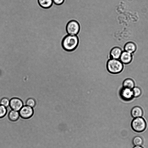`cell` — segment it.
Returning <instances> with one entry per match:
<instances>
[{
  "mask_svg": "<svg viewBox=\"0 0 148 148\" xmlns=\"http://www.w3.org/2000/svg\"><path fill=\"white\" fill-rule=\"evenodd\" d=\"M20 116L27 119L30 118L34 113L33 108L27 105L23 106L19 111Z\"/></svg>",
  "mask_w": 148,
  "mask_h": 148,
  "instance_id": "6",
  "label": "cell"
},
{
  "mask_svg": "<svg viewBox=\"0 0 148 148\" xmlns=\"http://www.w3.org/2000/svg\"><path fill=\"white\" fill-rule=\"evenodd\" d=\"M8 116L9 119L11 121H16L20 116L19 111L11 109L9 112Z\"/></svg>",
  "mask_w": 148,
  "mask_h": 148,
  "instance_id": "14",
  "label": "cell"
},
{
  "mask_svg": "<svg viewBox=\"0 0 148 148\" xmlns=\"http://www.w3.org/2000/svg\"><path fill=\"white\" fill-rule=\"evenodd\" d=\"M10 100L8 98L4 97L0 100V104L4 106L6 108L9 106Z\"/></svg>",
  "mask_w": 148,
  "mask_h": 148,
  "instance_id": "17",
  "label": "cell"
},
{
  "mask_svg": "<svg viewBox=\"0 0 148 148\" xmlns=\"http://www.w3.org/2000/svg\"><path fill=\"white\" fill-rule=\"evenodd\" d=\"M7 112V108L0 104V118L4 117Z\"/></svg>",
  "mask_w": 148,
  "mask_h": 148,
  "instance_id": "19",
  "label": "cell"
},
{
  "mask_svg": "<svg viewBox=\"0 0 148 148\" xmlns=\"http://www.w3.org/2000/svg\"><path fill=\"white\" fill-rule=\"evenodd\" d=\"M122 51V49L119 47H114L110 52L111 59H119Z\"/></svg>",
  "mask_w": 148,
  "mask_h": 148,
  "instance_id": "9",
  "label": "cell"
},
{
  "mask_svg": "<svg viewBox=\"0 0 148 148\" xmlns=\"http://www.w3.org/2000/svg\"><path fill=\"white\" fill-rule=\"evenodd\" d=\"M65 0H53V3L57 5H60L62 4Z\"/></svg>",
  "mask_w": 148,
  "mask_h": 148,
  "instance_id": "20",
  "label": "cell"
},
{
  "mask_svg": "<svg viewBox=\"0 0 148 148\" xmlns=\"http://www.w3.org/2000/svg\"><path fill=\"white\" fill-rule=\"evenodd\" d=\"M131 127L135 132H140L144 131L146 127L145 120L142 117L134 118L131 122Z\"/></svg>",
  "mask_w": 148,
  "mask_h": 148,
  "instance_id": "3",
  "label": "cell"
},
{
  "mask_svg": "<svg viewBox=\"0 0 148 148\" xmlns=\"http://www.w3.org/2000/svg\"><path fill=\"white\" fill-rule=\"evenodd\" d=\"M23 106L22 101L19 98L14 97L10 100L9 106L12 110L19 111Z\"/></svg>",
  "mask_w": 148,
  "mask_h": 148,
  "instance_id": "7",
  "label": "cell"
},
{
  "mask_svg": "<svg viewBox=\"0 0 148 148\" xmlns=\"http://www.w3.org/2000/svg\"><path fill=\"white\" fill-rule=\"evenodd\" d=\"M79 42L77 36L68 34L63 39L62 41L63 48L68 51H71L77 47Z\"/></svg>",
  "mask_w": 148,
  "mask_h": 148,
  "instance_id": "2",
  "label": "cell"
},
{
  "mask_svg": "<svg viewBox=\"0 0 148 148\" xmlns=\"http://www.w3.org/2000/svg\"><path fill=\"white\" fill-rule=\"evenodd\" d=\"M133 144L135 146L141 145L143 143V140L141 137L139 136H135L132 141Z\"/></svg>",
  "mask_w": 148,
  "mask_h": 148,
  "instance_id": "15",
  "label": "cell"
},
{
  "mask_svg": "<svg viewBox=\"0 0 148 148\" xmlns=\"http://www.w3.org/2000/svg\"><path fill=\"white\" fill-rule=\"evenodd\" d=\"M133 148H143L140 146H135Z\"/></svg>",
  "mask_w": 148,
  "mask_h": 148,
  "instance_id": "21",
  "label": "cell"
},
{
  "mask_svg": "<svg viewBox=\"0 0 148 148\" xmlns=\"http://www.w3.org/2000/svg\"><path fill=\"white\" fill-rule=\"evenodd\" d=\"M108 71L112 74H116L121 72L124 68L123 64L119 59H110L106 63Z\"/></svg>",
  "mask_w": 148,
  "mask_h": 148,
  "instance_id": "1",
  "label": "cell"
},
{
  "mask_svg": "<svg viewBox=\"0 0 148 148\" xmlns=\"http://www.w3.org/2000/svg\"><path fill=\"white\" fill-rule=\"evenodd\" d=\"M36 102L35 100L32 98H29L26 101L25 105L33 108L35 106Z\"/></svg>",
  "mask_w": 148,
  "mask_h": 148,
  "instance_id": "18",
  "label": "cell"
},
{
  "mask_svg": "<svg viewBox=\"0 0 148 148\" xmlns=\"http://www.w3.org/2000/svg\"><path fill=\"white\" fill-rule=\"evenodd\" d=\"M79 23L75 20L70 21L66 26V30L68 34L72 35H77L79 32Z\"/></svg>",
  "mask_w": 148,
  "mask_h": 148,
  "instance_id": "4",
  "label": "cell"
},
{
  "mask_svg": "<svg viewBox=\"0 0 148 148\" xmlns=\"http://www.w3.org/2000/svg\"><path fill=\"white\" fill-rule=\"evenodd\" d=\"M122 85L123 87L132 89L135 86V83L133 79L127 78L123 81Z\"/></svg>",
  "mask_w": 148,
  "mask_h": 148,
  "instance_id": "12",
  "label": "cell"
},
{
  "mask_svg": "<svg viewBox=\"0 0 148 148\" xmlns=\"http://www.w3.org/2000/svg\"><path fill=\"white\" fill-rule=\"evenodd\" d=\"M134 97L137 98L140 96L142 91L140 88L137 86H135L132 89Z\"/></svg>",
  "mask_w": 148,
  "mask_h": 148,
  "instance_id": "16",
  "label": "cell"
},
{
  "mask_svg": "<svg viewBox=\"0 0 148 148\" xmlns=\"http://www.w3.org/2000/svg\"><path fill=\"white\" fill-rule=\"evenodd\" d=\"M136 49L135 44L132 42H127L124 45V51L132 54L134 52Z\"/></svg>",
  "mask_w": 148,
  "mask_h": 148,
  "instance_id": "11",
  "label": "cell"
},
{
  "mask_svg": "<svg viewBox=\"0 0 148 148\" xmlns=\"http://www.w3.org/2000/svg\"><path fill=\"white\" fill-rule=\"evenodd\" d=\"M143 114V110L140 107L136 106L133 107L131 111L132 117L134 118L142 117Z\"/></svg>",
  "mask_w": 148,
  "mask_h": 148,
  "instance_id": "10",
  "label": "cell"
},
{
  "mask_svg": "<svg viewBox=\"0 0 148 148\" xmlns=\"http://www.w3.org/2000/svg\"><path fill=\"white\" fill-rule=\"evenodd\" d=\"M119 95L122 99L125 101L131 100L134 98L132 89L123 87L120 90Z\"/></svg>",
  "mask_w": 148,
  "mask_h": 148,
  "instance_id": "5",
  "label": "cell"
},
{
  "mask_svg": "<svg viewBox=\"0 0 148 148\" xmlns=\"http://www.w3.org/2000/svg\"><path fill=\"white\" fill-rule=\"evenodd\" d=\"M133 59L132 53L125 51H123L119 58V60L124 64L130 63Z\"/></svg>",
  "mask_w": 148,
  "mask_h": 148,
  "instance_id": "8",
  "label": "cell"
},
{
  "mask_svg": "<svg viewBox=\"0 0 148 148\" xmlns=\"http://www.w3.org/2000/svg\"><path fill=\"white\" fill-rule=\"evenodd\" d=\"M37 1L39 5L44 8H50L53 3V0H37Z\"/></svg>",
  "mask_w": 148,
  "mask_h": 148,
  "instance_id": "13",
  "label": "cell"
}]
</instances>
